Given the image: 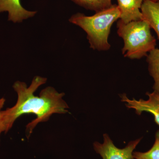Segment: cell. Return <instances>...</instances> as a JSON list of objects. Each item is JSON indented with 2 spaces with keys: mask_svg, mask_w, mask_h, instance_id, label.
Segmentation results:
<instances>
[{
  "mask_svg": "<svg viewBox=\"0 0 159 159\" xmlns=\"http://www.w3.org/2000/svg\"><path fill=\"white\" fill-rule=\"evenodd\" d=\"M7 12L8 20L14 23L34 17L36 11H29L22 6L20 0H0V13Z\"/></svg>",
  "mask_w": 159,
  "mask_h": 159,
  "instance_id": "8992f818",
  "label": "cell"
},
{
  "mask_svg": "<svg viewBox=\"0 0 159 159\" xmlns=\"http://www.w3.org/2000/svg\"><path fill=\"white\" fill-rule=\"evenodd\" d=\"M152 1H153V2H157L158 0H152Z\"/></svg>",
  "mask_w": 159,
  "mask_h": 159,
  "instance_id": "4fadbf2b",
  "label": "cell"
},
{
  "mask_svg": "<svg viewBox=\"0 0 159 159\" xmlns=\"http://www.w3.org/2000/svg\"><path fill=\"white\" fill-rule=\"evenodd\" d=\"M149 74L153 78L154 92L159 93V49L155 48L147 56Z\"/></svg>",
  "mask_w": 159,
  "mask_h": 159,
  "instance_id": "9c48e42d",
  "label": "cell"
},
{
  "mask_svg": "<svg viewBox=\"0 0 159 159\" xmlns=\"http://www.w3.org/2000/svg\"><path fill=\"white\" fill-rule=\"evenodd\" d=\"M141 10L143 19L154 30L159 39V0L157 2L145 0Z\"/></svg>",
  "mask_w": 159,
  "mask_h": 159,
  "instance_id": "ba28073f",
  "label": "cell"
},
{
  "mask_svg": "<svg viewBox=\"0 0 159 159\" xmlns=\"http://www.w3.org/2000/svg\"><path fill=\"white\" fill-rule=\"evenodd\" d=\"M120 16L118 6L113 4L109 8L96 12L91 16L78 12L73 15L69 21L85 31L91 48L105 51L111 48L108 39L111 27Z\"/></svg>",
  "mask_w": 159,
  "mask_h": 159,
  "instance_id": "7a4b0ae2",
  "label": "cell"
},
{
  "mask_svg": "<svg viewBox=\"0 0 159 159\" xmlns=\"http://www.w3.org/2000/svg\"><path fill=\"white\" fill-rule=\"evenodd\" d=\"M117 28V33L124 42L122 53L124 57L141 59L156 48V39L152 34L151 28L145 20L126 24L119 20Z\"/></svg>",
  "mask_w": 159,
  "mask_h": 159,
  "instance_id": "3957f363",
  "label": "cell"
},
{
  "mask_svg": "<svg viewBox=\"0 0 159 159\" xmlns=\"http://www.w3.org/2000/svg\"><path fill=\"white\" fill-rule=\"evenodd\" d=\"M87 10L98 12L112 6V0H70Z\"/></svg>",
  "mask_w": 159,
  "mask_h": 159,
  "instance_id": "30bf717a",
  "label": "cell"
},
{
  "mask_svg": "<svg viewBox=\"0 0 159 159\" xmlns=\"http://www.w3.org/2000/svg\"><path fill=\"white\" fill-rule=\"evenodd\" d=\"M146 95L148 97L146 100L130 99L125 94H122L120 97L125 106L135 110L137 115H141L144 112L152 114L155 122L159 125V93L153 91L146 93Z\"/></svg>",
  "mask_w": 159,
  "mask_h": 159,
  "instance_id": "5b68a950",
  "label": "cell"
},
{
  "mask_svg": "<svg viewBox=\"0 0 159 159\" xmlns=\"http://www.w3.org/2000/svg\"><path fill=\"white\" fill-rule=\"evenodd\" d=\"M142 138L129 142L124 148L117 147L107 134L103 135V142H94L93 147L96 153L102 159H133V153Z\"/></svg>",
  "mask_w": 159,
  "mask_h": 159,
  "instance_id": "277c9868",
  "label": "cell"
},
{
  "mask_svg": "<svg viewBox=\"0 0 159 159\" xmlns=\"http://www.w3.org/2000/svg\"><path fill=\"white\" fill-rule=\"evenodd\" d=\"M47 81V78L37 76L33 78L29 87L23 81L14 83L12 87L17 94V102L12 107L1 111L3 132H8L16 120L22 115L34 114L36 118L26 125V135L29 138L40 122L48 121L53 114L69 112V106L63 99L64 93H59L54 88L47 87L41 91L39 96L34 95V92Z\"/></svg>",
  "mask_w": 159,
  "mask_h": 159,
  "instance_id": "6da1fadb",
  "label": "cell"
},
{
  "mask_svg": "<svg viewBox=\"0 0 159 159\" xmlns=\"http://www.w3.org/2000/svg\"><path fill=\"white\" fill-rule=\"evenodd\" d=\"M145 0H117L120 11L119 20L125 23L143 20L141 7Z\"/></svg>",
  "mask_w": 159,
  "mask_h": 159,
  "instance_id": "52a82bcc",
  "label": "cell"
},
{
  "mask_svg": "<svg viewBox=\"0 0 159 159\" xmlns=\"http://www.w3.org/2000/svg\"><path fill=\"white\" fill-rule=\"evenodd\" d=\"M5 102H6V99H5V98H0V136H1V133L3 132L1 121V111H2V109L4 104H5Z\"/></svg>",
  "mask_w": 159,
  "mask_h": 159,
  "instance_id": "7c38bea8",
  "label": "cell"
},
{
  "mask_svg": "<svg viewBox=\"0 0 159 159\" xmlns=\"http://www.w3.org/2000/svg\"><path fill=\"white\" fill-rule=\"evenodd\" d=\"M133 159H159V130L155 134V139L152 147L145 152L134 151Z\"/></svg>",
  "mask_w": 159,
  "mask_h": 159,
  "instance_id": "8fae6325",
  "label": "cell"
}]
</instances>
